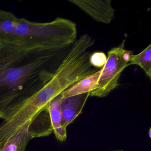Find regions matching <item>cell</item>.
Segmentation results:
<instances>
[{"mask_svg": "<svg viewBox=\"0 0 151 151\" xmlns=\"http://www.w3.org/2000/svg\"><path fill=\"white\" fill-rule=\"evenodd\" d=\"M62 51L0 43V118L9 117L52 79Z\"/></svg>", "mask_w": 151, "mask_h": 151, "instance_id": "cell-1", "label": "cell"}, {"mask_svg": "<svg viewBox=\"0 0 151 151\" xmlns=\"http://www.w3.org/2000/svg\"><path fill=\"white\" fill-rule=\"evenodd\" d=\"M77 34L76 24L68 19L38 23L18 18L13 45L28 49L63 50L75 42Z\"/></svg>", "mask_w": 151, "mask_h": 151, "instance_id": "cell-2", "label": "cell"}, {"mask_svg": "<svg viewBox=\"0 0 151 151\" xmlns=\"http://www.w3.org/2000/svg\"><path fill=\"white\" fill-rule=\"evenodd\" d=\"M124 42L108 52L106 64L101 69V72L96 88L89 96L98 98L106 97L119 85L121 73L130 65L133 52L124 49Z\"/></svg>", "mask_w": 151, "mask_h": 151, "instance_id": "cell-3", "label": "cell"}, {"mask_svg": "<svg viewBox=\"0 0 151 151\" xmlns=\"http://www.w3.org/2000/svg\"><path fill=\"white\" fill-rule=\"evenodd\" d=\"M85 13L99 22L109 24L112 22L115 10L111 0H69Z\"/></svg>", "mask_w": 151, "mask_h": 151, "instance_id": "cell-4", "label": "cell"}, {"mask_svg": "<svg viewBox=\"0 0 151 151\" xmlns=\"http://www.w3.org/2000/svg\"><path fill=\"white\" fill-rule=\"evenodd\" d=\"M89 97V93L78 94L68 98H62L61 112L63 128L67 127L82 113V110Z\"/></svg>", "mask_w": 151, "mask_h": 151, "instance_id": "cell-5", "label": "cell"}, {"mask_svg": "<svg viewBox=\"0 0 151 151\" xmlns=\"http://www.w3.org/2000/svg\"><path fill=\"white\" fill-rule=\"evenodd\" d=\"M28 131L32 139L49 136L52 133L53 129L47 106L30 122Z\"/></svg>", "mask_w": 151, "mask_h": 151, "instance_id": "cell-6", "label": "cell"}, {"mask_svg": "<svg viewBox=\"0 0 151 151\" xmlns=\"http://www.w3.org/2000/svg\"><path fill=\"white\" fill-rule=\"evenodd\" d=\"M62 93L53 99L47 105V109L50 115L53 132L55 137L59 141L63 142L67 138V129L63 128L62 124V116L61 112L60 101Z\"/></svg>", "mask_w": 151, "mask_h": 151, "instance_id": "cell-7", "label": "cell"}, {"mask_svg": "<svg viewBox=\"0 0 151 151\" xmlns=\"http://www.w3.org/2000/svg\"><path fill=\"white\" fill-rule=\"evenodd\" d=\"M18 18L11 12L0 9V43L13 44Z\"/></svg>", "mask_w": 151, "mask_h": 151, "instance_id": "cell-8", "label": "cell"}, {"mask_svg": "<svg viewBox=\"0 0 151 151\" xmlns=\"http://www.w3.org/2000/svg\"><path fill=\"white\" fill-rule=\"evenodd\" d=\"M30 122L14 133L0 147V151H25L28 143L32 139L28 131Z\"/></svg>", "mask_w": 151, "mask_h": 151, "instance_id": "cell-9", "label": "cell"}, {"mask_svg": "<svg viewBox=\"0 0 151 151\" xmlns=\"http://www.w3.org/2000/svg\"><path fill=\"white\" fill-rule=\"evenodd\" d=\"M101 69L91 76H89L65 90L62 93L63 98L89 93L90 94L96 89L97 82L100 75Z\"/></svg>", "mask_w": 151, "mask_h": 151, "instance_id": "cell-10", "label": "cell"}, {"mask_svg": "<svg viewBox=\"0 0 151 151\" xmlns=\"http://www.w3.org/2000/svg\"><path fill=\"white\" fill-rule=\"evenodd\" d=\"M139 66L145 71L147 76L151 79V45H149L141 52L132 55L130 65Z\"/></svg>", "mask_w": 151, "mask_h": 151, "instance_id": "cell-11", "label": "cell"}, {"mask_svg": "<svg viewBox=\"0 0 151 151\" xmlns=\"http://www.w3.org/2000/svg\"><path fill=\"white\" fill-rule=\"evenodd\" d=\"M107 60V56L103 52H95L91 54L90 62L94 68L101 69L104 67Z\"/></svg>", "mask_w": 151, "mask_h": 151, "instance_id": "cell-12", "label": "cell"}, {"mask_svg": "<svg viewBox=\"0 0 151 151\" xmlns=\"http://www.w3.org/2000/svg\"><path fill=\"white\" fill-rule=\"evenodd\" d=\"M148 136H149V138H151V128H150L149 129V131H148Z\"/></svg>", "mask_w": 151, "mask_h": 151, "instance_id": "cell-13", "label": "cell"}, {"mask_svg": "<svg viewBox=\"0 0 151 151\" xmlns=\"http://www.w3.org/2000/svg\"><path fill=\"white\" fill-rule=\"evenodd\" d=\"M122 151V150H116V151Z\"/></svg>", "mask_w": 151, "mask_h": 151, "instance_id": "cell-14", "label": "cell"}]
</instances>
